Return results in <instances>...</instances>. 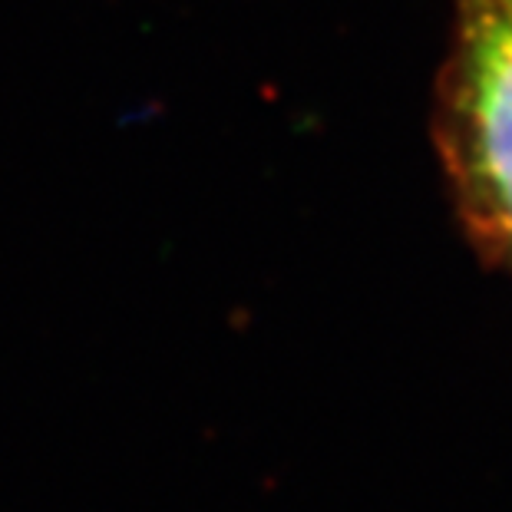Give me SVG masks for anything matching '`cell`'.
Listing matches in <instances>:
<instances>
[{
  "label": "cell",
  "mask_w": 512,
  "mask_h": 512,
  "mask_svg": "<svg viewBox=\"0 0 512 512\" xmlns=\"http://www.w3.org/2000/svg\"><path fill=\"white\" fill-rule=\"evenodd\" d=\"M433 143L470 245L512 278V0H453Z\"/></svg>",
  "instance_id": "obj_1"
}]
</instances>
